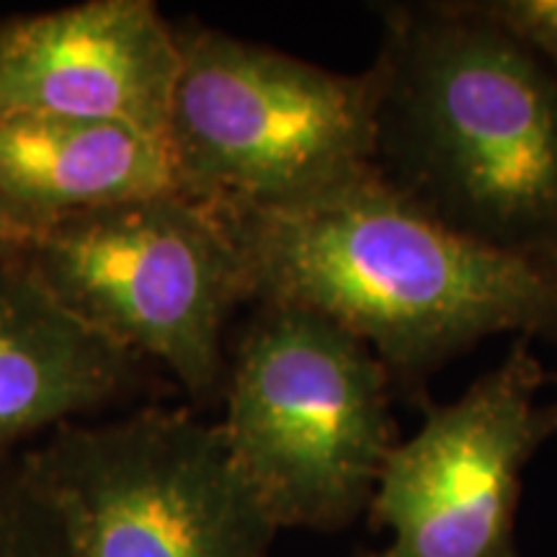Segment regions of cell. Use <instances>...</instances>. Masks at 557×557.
Segmentation results:
<instances>
[{"label":"cell","mask_w":557,"mask_h":557,"mask_svg":"<svg viewBox=\"0 0 557 557\" xmlns=\"http://www.w3.org/2000/svg\"><path fill=\"white\" fill-rule=\"evenodd\" d=\"M250 302L333 320L413 385L496 333L557 344V267L465 238L377 169L295 207L218 212Z\"/></svg>","instance_id":"1"},{"label":"cell","mask_w":557,"mask_h":557,"mask_svg":"<svg viewBox=\"0 0 557 557\" xmlns=\"http://www.w3.org/2000/svg\"><path fill=\"white\" fill-rule=\"evenodd\" d=\"M377 16L380 176L465 238L557 267V75L475 0Z\"/></svg>","instance_id":"2"},{"label":"cell","mask_w":557,"mask_h":557,"mask_svg":"<svg viewBox=\"0 0 557 557\" xmlns=\"http://www.w3.org/2000/svg\"><path fill=\"white\" fill-rule=\"evenodd\" d=\"M176 34L163 143L181 197L214 212H263L374 169L372 70L336 73L197 21Z\"/></svg>","instance_id":"3"},{"label":"cell","mask_w":557,"mask_h":557,"mask_svg":"<svg viewBox=\"0 0 557 557\" xmlns=\"http://www.w3.org/2000/svg\"><path fill=\"white\" fill-rule=\"evenodd\" d=\"M393 374L354 333L295 305H256L227 361L230 455L276 529L338 532L367 513L398 426Z\"/></svg>","instance_id":"4"},{"label":"cell","mask_w":557,"mask_h":557,"mask_svg":"<svg viewBox=\"0 0 557 557\" xmlns=\"http://www.w3.org/2000/svg\"><path fill=\"white\" fill-rule=\"evenodd\" d=\"M16 256L90 331L163 364L199 406L220 398L227 320L250 299L214 209L178 191L81 209L41 225Z\"/></svg>","instance_id":"5"},{"label":"cell","mask_w":557,"mask_h":557,"mask_svg":"<svg viewBox=\"0 0 557 557\" xmlns=\"http://www.w3.org/2000/svg\"><path fill=\"white\" fill-rule=\"evenodd\" d=\"M18 470L67 557H269L278 532L220 421L184 408L65 423Z\"/></svg>","instance_id":"6"},{"label":"cell","mask_w":557,"mask_h":557,"mask_svg":"<svg viewBox=\"0 0 557 557\" xmlns=\"http://www.w3.org/2000/svg\"><path fill=\"white\" fill-rule=\"evenodd\" d=\"M532 341L517 336L457 400H423L421 429L389 451L367 508L389 542L364 557H521V475L557 436V400L540 398L547 372Z\"/></svg>","instance_id":"7"},{"label":"cell","mask_w":557,"mask_h":557,"mask_svg":"<svg viewBox=\"0 0 557 557\" xmlns=\"http://www.w3.org/2000/svg\"><path fill=\"white\" fill-rule=\"evenodd\" d=\"M181 50L150 0H88L0 21V111L111 122L163 139Z\"/></svg>","instance_id":"8"},{"label":"cell","mask_w":557,"mask_h":557,"mask_svg":"<svg viewBox=\"0 0 557 557\" xmlns=\"http://www.w3.org/2000/svg\"><path fill=\"white\" fill-rule=\"evenodd\" d=\"M139 380L143 359L70 315L18 256L0 259V457L127 398Z\"/></svg>","instance_id":"9"},{"label":"cell","mask_w":557,"mask_h":557,"mask_svg":"<svg viewBox=\"0 0 557 557\" xmlns=\"http://www.w3.org/2000/svg\"><path fill=\"white\" fill-rule=\"evenodd\" d=\"M173 191L165 143L111 122L0 111V199L37 225Z\"/></svg>","instance_id":"10"},{"label":"cell","mask_w":557,"mask_h":557,"mask_svg":"<svg viewBox=\"0 0 557 557\" xmlns=\"http://www.w3.org/2000/svg\"><path fill=\"white\" fill-rule=\"evenodd\" d=\"M0 557H67L50 517L21 478L18 455L0 457Z\"/></svg>","instance_id":"11"},{"label":"cell","mask_w":557,"mask_h":557,"mask_svg":"<svg viewBox=\"0 0 557 557\" xmlns=\"http://www.w3.org/2000/svg\"><path fill=\"white\" fill-rule=\"evenodd\" d=\"M475 5L537 52L557 75V0H475Z\"/></svg>","instance_id":"12"},{"label":"cell","mask_w":557,"mask_h":557,"mask_svg":"<svg viewBox=\"0 0 557 557\" xmlns=\"http://www.w3.org/2000/svg\"><path fill=\"white\" fill-rule=\"evenodd\" d=\"M37 230V222H32L24 212H18L9 201L0 199V259L16 256Z\"/></svg>","instance_id":"13"}]
</instances>
